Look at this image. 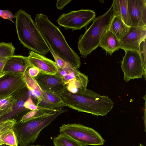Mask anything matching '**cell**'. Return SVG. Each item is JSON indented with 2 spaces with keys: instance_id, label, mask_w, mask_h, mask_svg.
Wrapping results in <instances>:
<instances>
[{
  "instance_id": "obj_1",
  "label": "cell",
  "mask_w": 146,
  "mask_h": 146,
  "mask_svg": "<svg viewBox=\"0 0 146 146\" xmlns=\"http://www.w3.org/2000/svg\"><path fill=\"white\" fill-rule=\"evenodd\" d=\"M60 96L65 106L94 115H106L114 106V103L108 96H102L87 89H79L75 93L67 90Z\"/></svg>"
},
{
  "instance_id": "obj_2",
  "label": "cell",
  "mask_w": 146,
  "mask_h": 146,
  "mask_svg": "<svg viewBox=\"0 0 146 146\" xmlns=\"http://www.w3.org/2000/svg\"><path fill=\"white\" fill-rule=\"evenodd\" d=\"M35 20L38 30L47 45L60 57L79 68L81 64L80 57L68 44L59 28L43 14H37Z\"/></svg>"
},
{
  "instance_id": "obj_3",
  "label": "cell",
  "mask_w": 146,
  "mask_h": 146,
  "mask_svg": "<svg viewBox=\"0 0 146 146\" xmlns=\"http://www.w3.org/2000/svg\"><path fill=\"white\" fill-rule=\"evenodd\" d=\"M15 15L16 31L20 43L31 51L42 55L47 54L49 48L31 15L20 9Z\"/></svg>"
},
{
  "instance_id": "obj_4",
  "label": "cell",
  "mask_w": 146,
  "mask_h": 146,
  "mask_svg": "<svg viewBox=\"0 0 146 146\" xmlns=\"http://www.w3.org/2000/svg\"><path fill=\"white\" fill-rule=\"evenodd\" d=\"M60 109L48 112L41 116L23 121H17L14 131L19 146H28L36 141L40 131L60 115L68 111Z\"/></svg>"
},
{
  "instance_id": "obj_5",
  "label": "cell",
  "mask_w": 146,
  "mask_h": 146,
  "mask_svg": "<svg viewBox=\"0 0 146 146\" xmlns=\"http://www.w3.org/2000/svg\"><path fill=\"white\" fill-rule=\"evenodd\" d=\"M113 16L111 7L102 15L95 18L91 25L79 37L78 48L81 57H86L99 46L100 41L108 29Z\"/></svg>"
},
{
  "instance_id": "obj_6",
  "label": "cell",
  "mask_w": 146,
  "mask_h": 146,
  "mask_svg": "<svg viewBox=\"0 0 146 146\" xmlns=\"http://www.w3.org/2000/svg\"><path fill=\"white\" fill-rule=\"evenodd\" d=\"M59 129L60 133L66 135L83 146L102 145L105 142L94 129L79 123L63 124Z\"/></svg>"
},
{
  "instance_id": "obj_7",
  "label": "cell",
  "mask_w": 146,
  "mask_h": 146,
  "mask_svg": "<svg viewBox=\"0 0 146 146\" xmlns=\"http://www.w3.org/2000/svg\"><path fill=\"white\" fill-rule=\"evenodd\" d=\"M96 16L93 10L82 9L63 13L59 17L57 22L60 26L66 30H80L93 21Z\"/></svg>"
},
{
  "instance_id": "obj_8",
  "label": "cell",
  "mask_w": 146,
  "mask_h": 146,
  "mask_svg": "<svg viewBox=\"0 0 146 146\" xmlns=\"http://www.w3.org/2000/svg\"><path fill=\"white\" fill-rule=\"evenodd\" d=\"M121 66L124 74L123 79L126 82L131 79L142 78L146 80L142 61L138 52L133 50L125 51Z\"/></svg>"
},
{
  "instance_id": "obj_9",
  "label": "cell",
  "mask_w": 146,
  "mask_h": 146,
  "mask_svg": "<svg viewBox=\"0 0 146 146\" xmlns=\"http://www.w3.org/2000/svg\"><path fill=\"white\" fill-rule=\"evenodd\" d=\"M57 74L67 86L68 91L74 92L79 89H87L88 77L78 68L68 62L63 68H58Z\"/></svg>"
},
{
  "instance_id": "obj_10",
  "label": "cell",
  "mask_w": 146,
  "mask_h": 146,
  "mask_svg": "<svg viewBox=\"0 0 146 146\" xmlns=\"http://www.w3.org/2000/svg\"><path fill=\"white\" fill-rule=\"evenodd\" d=\"M34 78L43 91L60 95L67 90V85L57 73L50 74L40 72Z\"/></svg>"
},
{
  "instance_id": "obj_11",
  "label": "cell",
  "mask_w": 146,
  "mask_h": 146,
  "mask_svg": "<svg viewBox=\"0 0 146 146\" xmlns=\"http://www.w3.org/2000/svg\"><path fill=\"white\" fill-rule=\"evenodd\" d=\"M29 90L26 86L18 92L17 101L15 104L10 110H0V121L9 119H14L19 121L22 118L30 111L24 107L25 102L29 96Z\"/></svg>"
},
{
  "instance_id": "obj_12",
  "label": "cell",
  "mask_w": 146,
  "mask_h": 146,
  "mask_svg": "<svg viewBox=\"0 0 146 146\" xmlns=\"http://www.w3.org/2000/svg\"><path fill=\"white\" fill-rule=\"evenodd\" d=\"M26 86L23 75L6 73L0 77V99Z\"/></svg>"
},
{
  "instance_id": "obj_13",
  "label": "cell",
  "mask_w": 146,
  "mask_h": 146,
  "mask_svg": "<svg viewBox=\"0 0 146 146\" xmlns=\"http://www.w3.org/2000/svg\"><path fill=\"white\" fill-rule=\"evenodd\" d=\"M146 38V28L131 26L127 34L120 40V48L124 51L138 52L141 42Z\"/></svg>"
},
{
  "instance_id": "obj_14",
  "label": "cell",
  "mask_w": 146,
  "mask_h": 146,
  "mask_svg": "<svg viewBox=\"0 0 146 146\" xmlns=\"http://www.w3.org/2000/svg\"><path fill=\"white\" fill-rule=\"evenodd\" d=\"M131 26L146 28V0H127Z\"/></svg>"
},
{
  "instance_id": "obj_15",
  "label": "cell",
  "mask_w": 146,
  "mask_h": 146,
  "mask_svg": "<svg viewBox=\"0 0 146 146\" xmlns=\"http://www.w3.org/2000/svg\"><path fill=\"white\" fill-rule=\"evenodd\" d=\"M27 58L32 67L36 68L40 72L50 74H55L58 72L55 62L42 55L31 51Z\"/></svg>"
},
{
  "instance_id": "obj_16",
  "label": "cell",
  "mask_w": 146,
  "mask_h": 146,
  "mask_svg": "<svg viewBox=\"0 0 146 146\" xmlns=\"http://www.w3.org/2000/svg\"><path fill=\"white\" fill-rule=\"evenodd\" d=\"M32 66L27 57L20 55H13L9 57L4 67L5 73L23 75Z\"/></svg>"
},
{
  "instance_id": "obj_17",
  "label": "cell",
  "mask_w": 146,
  "mask_h": 146,
  "mask_svg": "<svg viewBox=\"0 0 146 146\" xmlns=\"http://www.w3.org/2000/svg\"><path fill=\"white\" fill-rule=\"evenodd\" d=\"M36 105L40 109L50 111L65 106L60 95L43 91L40 97L37 100Z\"/></svg>"
},
{
  "instance_id": "obj_18",
  "label": "cell",
  "mask_w": 146,
  "mask_h": 146,
  "mask_svg": "<svg viewBox=\"0 0 146 146\" xmlns=\"http://www.w3.org/2000/svg\"><path fill=\"white\" fill-rule=\"evenodd\" d=\"M99 46L111 56L114 52L120 49V41L112 32L108 29L102 38Z\"/></svg>"
},
{
  "instance_id": "obj_19",
  "label": "cell",
  "mask_w": 146,
  "mask_h": 146,
  "mask_svg": "<svg viewBox=\"0 0 146 146\" xmlns=\"http://www.w3.org/2000/svg\"><path fill=\"white\" fill-rule=\"evenodd\" d=\"M127 0H113L111 5L113 15L120 19L127 25L131 26Z\"/></svg>"
},
{
  "instance_id": "obj_20",
  "label": "cell",
  "mask_w": 146,
  "mask_h": 146,
  "mask_svg": "<svg viewBox=\"0 0 146 146\" xmlns=\"http://www.w3.org/2000/svg\"><path fill=\"white\" fill-rule=\"evenodd\" d=\"M130 27L119 18L113 15L108 30L112 32L120 40L127 34Z\"/></svg>"
},
{
  "instance_id": "obj_21",
  "label": "cell",
  "mask_w": 146,
  "mask_h": 146,
  "mask_svg": "<svg viewBox=\"0 0 146 146\" xmlns=\"http://www.w3.org/2000/svg\"><path fill=\"white\" fill-rule=\"evenodd\" d=\"M26 86L29 90V95L36 100L41 96L43 91L34 78L30 76L26 72L23 74Z\"/></svg>"
},
{
  "instance_id": "obj_22",
  "label": "cell",
  "mask_w": 146,
  "mask_h": 146,
  "mask_svg": "<svg viewBox=\"0 0 146 146\" xmlns=\"http://www.w3.org/2000/svg\"><path fill=\"white\" fill-rule=\"evenodd\" d=\"M53 143L55 146H83L66 135L62 133L54 137Z\"/></svg>"
},
{
  "instance_id": "obj_23",
  "label": "cell",
  "mask_w": 146,
  "mask_h": 146,
  "mask_svg": "<svg viewBox=\"0 0 146 146\" xmlns=\"http://www.w3.org/2000/svg\"><path fill=\"white\" fill-rule=\"evenodd\" d=\"M17 122V120L14 119L0 121V139L2 144L9 133L13 130L14 125Z\"/></svg>"
},
{
  "instance_id": "obj_24",
  "label": "cell",
  "mask_w": 146,
  "mask_h": 146,
  "mask_svg": "<svg viewBox=\"0 0 146 146\" xmlns=\"http://www.w3.org/2000/svg\"><path fill=\"white\" fill-rule=\"evenodd\" d=\"M19 90L8 96L0 99V111L9 110L13 106L16 102L17 93Z\"/></svg>"
},
{
  "instance_id": "obj_25",
  "label": "cell",
  "mask_w": 146,
  "mask_h": 146,
  "mask_svg": "<svg viewBox=\"0 0 146 146\" xmlns=\"http://www.w3.org/2000/svg\"><path fill=\"white\" fill-rule=\"evenodd\" d=\"M15 48L11 42L0 43V59L14 55Z\"/></svg>"
},
{
  "instance_id": "obj_26",
  "label": "cell",
  "mask_w": 146,
  "mask_h": 146,
  "mask_svg": "<svg viewBox=\"0 0 146 146\" xmlns=\"http://www.w3.org/2000/svg\"><path fill=\"white\" fill-rule=\"evenodd\" d=\"M51 111L42 109L30 111L25 115L19 121H25L37 117Z\"/></svg>"
},
{
  "instance_id": "obj_27",
  "label": "cell",
  "mask_w": 146,
  "mask_h": 146,
  "mask_svg": "<svg viewBox=\"0 0 146 146\" xmlns=\"http://www.w3.org/2000/svg\"><path fill=\"white\" fill-rule=\"evenodd\" d=\"M138 52L141 58L144 73L146 75V38L143 40L140 43Z\"/></svg>"
},
{
  "instance_id": "obj_28",
  "label": "cell",
  "mask_w": 146,
  "mask_h": 146,
  "mask_svg": "<svg viewBox=\"0 0 146 146\" xmlns=\"http://www.w3.org/2000/svg\"><path fill=\"white\" fill-rule=\"evenodd\" d=\"M24 106L25 108L30 111L40 109L34 103L33 99L30 96H29L28 99L25 102Z\"/></svg>"
},
{
  "instance_id": "obj_29",
  "label": "cell",
  "mask_w": 146,
  "mask_h": 146,
  "mask_svg": "<svg viewBox=\"0 0 146 146\" xmlns=\"http://www.w3.org/2000/svg\"><path fill=\"white\" fill-rule=\"evenodd\" d=\"M0 17L3 19H7L13 23L12 19L15 18V16L13 13L8 10H2L0 9Z\"/></svg>"
},
{
  "instance_id": "obj_30",
  "label": "cell",
  "mask_w": 146,
  "mask_h": 146,
  "mask_svg": "<svg viewBox=\"0 0 146 146\" xmlns=\"http://www.w3.org/2000/svg\"><path fill=\"white\" fill-rule=\"evenodd\" d=\"M26 72L30 76L33 78L37 76L40 73L39 70L35 67L30 68Z\"/></svg>"
},
{
  "instance_id": "obj_31",
  "label": "cell",
  "mask_w": 146,
  "mask_h": 146,
  "mask_svg": "<svg viewBox=\"0 0 146 146\" xmlns=\"http://www.w3.org/2000/svg\"><path fill=\"white\" fill-rule=\"evenodd\" d=\"M71 0H60L57 1L56 6L57 8L60 10H62L65 6L70 3Z\"/></svg>"
},
{
  "instance_id": "obj_32",
  "label": "cell",
  "mask_w": 146,
  "mask_h": 146,
  "mask_svg": "<svg viewBox=\"0 0 146 146\" xmlns=\"http://www.w3.org/2000/svg\"><path fill=\"white\" fill-rule=\"evenodd\" d=\"M9 57L4 58L0 59V77L5 74L3 71V69L6 62Z\"/></svg>"
},
{
  "instance_id": "obj_33",
  "label": "cell",
  "mask_w": 146,
  "mask_h": 146,
  "mask_svg": "<svg viewBox=\"0 0 146 146\" xmlns=\"http://www.w3.org/2000/svg\"><path fill=\"white\" fill-rule=\"evenodd\" d=\"M0 146H10V145H6V144H2L0 145Z\"/></svg>"
},
{
  "instance_id": "obj_34",
  "label": "cell",
  "mask_w": 146,
  "mask_h": 146,
  "mask_svg": "<svg viewBox=\"0 0 146 146\" xmlns=\"http://www.w3.org/2000/svg\"><path fill=\"white\" fill-rule=\"evenodd\" d=\"M2 144L1 141L0 139V145Z\"/></svg>"
},
{
  "instance_id": "obj_35",
  "label": "cell",
  "mask_w": 146,
  "mask_h": 146,
  "mask_svg": "<svg viewBox=\"0 0 146 146\" xmlns=\"http://www.w3.org/2000/svg\"><path fill=\"white\" fill-rule=\"evenodd\" d=\"M28 146H44L36 145H31V146L29 145Z\"/></svg>"
},
{
  "instance_id": "obj_36",
  "label": "cell",
  "mask_w": 146,
  "mask_h": 146,
  "mask_svg": "<svg viewBox=\"0 0 146 146\" xmlns=\"http://www.w3.org/2000/svg\"><path fill=\"white\" fill-rule=\"evenodd\" d=\"M139 146H143L141 144H140Z\"/></svg>"
}]
</instances>
